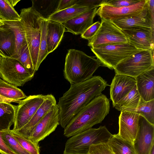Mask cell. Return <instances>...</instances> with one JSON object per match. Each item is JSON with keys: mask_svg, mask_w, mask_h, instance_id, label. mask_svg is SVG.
I'll return each instance as SVG.
<instances>
[{"mask_svg": "<svg viewBox=\"0 0 154 154\" xmlns=\"http://www.w3.org/2000/svg\"><path fill=\"white\" fill-rule=\"evenodd\" d=\"M108 85L107 82L100 76H94L84 82L71 84L57 104L61 127L65 128L82 109L101 94Z\"/></svg>", "mask_w": 154, "mask_h": 154, "instance_id": "cell-1", "label": "cell"}, {"mask_svg": "<svg viewBox=\"0 0 154 154\" xmlns=\"http://www.w3.org/2000/svg\"><path fill=\"white\" fill-rule=\"evenodd\" d=\"M109 100L102 94L82 109L64 128V135L68 137L92 128L101 123L109 113Z\"/></svg>", "mask_w": 154, "mask_h": 154, "instance_id": "cell-2", "label": "cell"}, {"mask_svg": "<svg viewBox=\"0 0 154 154\" xmlns=\"http://www.w3.org/2000/svg\"><path fill=\"white\" fill-rule=\"evenodd\" d=\"M101 66L94 57L80 50L69 49L65 58L64 76L71 84L81 82L92 77Z\"/></svg>", "mask_w": 154, "mask_h": 154, "instance_id": "cell-3", "label": "cell"}, {"mask_svg": "<svg viewBox=\"0 0 154 154\" xmlns=\"http://www.w3.org/2000/svg\"><path fill=\"white\" fill-rule=\"evenodd\" d=\"M112 135L105 126L91 128L68 139L63 154H88L91 145L107 143Z\"/></svg>", "mask_w": 154, "mask_h": 154, "instance_id": "cell-4", "label": "cell"}, {"mask_svg": "<svg viewBox=\"0 0 154 154\" xmlns=\"http://www.w3.org/2000/svg\"><path fill=\"white\" fill-rule=\"evenodd\" d=\"M20 15L24 30L27 44L36 72L41 37L40 19L43 16L33 6L22 9Z\"/></svg>", "mask_w": 154, "mask_h": 154, "instance_id": "cell-5", "label": "cell"}, {"mask_svg": "<svg viewBox=\"0 0 154 154\" xmlns=\"http://www.w3.org/2000/svg\"><path fill=\"white\" fill-rule=\"evenodd\" d=\"M91 50L101 65L111 69L123 60L141 51L129 42L105 45Z\"/></svg>", "mask_w": 154, "mask_h": 154, "instance_id": "cell-6", "label": "cell"}, {"mask_svg": "<svg viewBox=\"0 0 154 154\" xmlns=\"http://www.w3.org/2000/svg\"><path fill=\"white\" fill-rule=\"evenodd\" d=\"M154 69L153 50H141L123 60L114 68L115 75L135 78Z\"/></svg>", "mask_w": 154, "mask_h": 154, "instance_id": "cell-7", "label": "cell"}, {"mask_svg": "<svg viewBox=\"0 0 154 154\" xmlns=\"http://www.w3.org/2000/svg\"><path fill=\"white\" fill-rule=\"evenodd\" d=\"M31 75L17 59L2 58L0 63V77L15 86H22L31 80Z\"/></svg>", "mask_w": 154, "mask_h": 154, "instance_id": "cell-8", "label": "cell"}, {"mask_svg": "<svg viewBox=\"0 0 154 154\" xmlns=\"http://www.w3.org/2000/svg\"><path fill=\"white\" fill-rule=\"evenodd\" d=\"M100 28L94 36L88 40L91 48L105 45L128 43L122 30L111 21L101 19Z\"/></svg>", "mask_w": 154, "mask_h": 154, "instance_id": "cell-9", "label": "cell"}, {"mask_svg": "<svg viewBox=\"0 0 154 154\" xmlns=\"http://www.w3.org/2000/svg\"><path fill=\"white\" fill-rule=\"evenodd\" d=\"M47 95L39 94L27 97L17 106L13 131L19 130L30 119L46 98Z\"/></svg>", "mask_w": 154, "mask_h": 154, "instance_id": "cell-10", "label": "cell"}, {"mask_svg": "<svg viewBox=\"0 0 154 154\" xmlns=\"http://www.w3.org/2000/svg\"><path fill=\"white\" fill-rule=\"evenodd\" d=\"M59 117V110L56 104L35 126L29 139L38 144L39 142L54 132L60 125Z\"/></svg>", "mask_w": 154, "mask_h": 154, "instance_id": "cell-11", "label": "cell"}, {"mask_svg": "<svg viewBox=\"0 0 154 154\" xmlns=\"http://www.w3.org/2000/svg\"><path fill=\"white\" fill-rule=\"evenodd\" d=\"M133 144L136 154H149L154 144V125L140 115Z\"/></svg>", "mask_w": 154, "mask_h": 154, "instance_id": "cell-12", "label": "cell"}, {"mask_svg": "<svg viewBox=\"0 0 154 154\" xmlns=\"http://www.w3.org/2000/svg\"><path fill=\"white\" fill-rule=\"evenodd\" d=\"M147 0H140L132 5L115 8L101 5L98 8L97 14L101 19L112 21L128 17L138 14L146 6Z\"/></svg>", "mask_w": 154, "mask_h": 154, "instance_id": "cell-13", "label": "cell"}, {"mask_svg": "<svg viewBox=\"0 0 154 154\" xmlns=\"http://www.w3.org/2000/svg\"><path fill=\"white\" fill-rule=\"evenodd\" d=\"M111 21L122 30L136 28L154 29V17L150 13L147 0L145 7L138 14Z\"/></svg>", "mask_w": 154, "mask_h": 154, "instance_id": "cell-14", "label": "cell"}, {"mask_svg": "<svg viewBox=\"0 0 154 154\" xmlns=\"http://www.w3.org/2000/svg\"><path fill=\"white\" fill-rule=\"evenodd\" d=\"M122 30L127 38L129 43L137 49L153 50L154 29L136 28Z\"/></svg>", "mask_w": 154, "mask_h": 154, "instance_id": "cell-15", "label": "cell"}, {"mask_svg": "<svg viewBox=\"0 0 154 154\" xmlns=\"http://www.w3.org/2000/svg\"><path fill=\"white\" fill-rule=\"evenodd\" d=\"M139 117L135 112H121L119 117V131L117 134L133 144L138 131Z\"/></svg>", "mask_w": 154, "mask_h": 154, "instance_id": "cell-16", "label": "cell"}, {"mask_svg": "<svg viewBox=\"0 0 154 154\" xmlns=\"http://www.w3.org/2000/svg\"><path fill=\"white\" fill-rule=\"evenodd\" d=\"M136 85L135 78L127 75H115L110 85V95L113 107Z\"/></svg>", "mask_w": 154, "mask_h": 154, "instance_id": "cell-17", "label": "cell"}, {"mask_svg": "<svg viewBox=\"0 0 154 154\" xmlns=\"http://www.w3.org/2000/svg\"><path fill=\"white\" fill-rule=\"evenodd\" d=\"M56 104V101L54 97L52 94H47L46 98L28 123L20 129L13 132L29 139L35 126Z\"/></svg>", "mask_w": 154, "mask_h": 154, "instance_id": "cell-18", "label": "cell"}, {"mask_svg": "<svg viewBox=\"0 0 154 154\" xmlns=\"http://www.w3.org/2000/svg\"><path fill=\"white\" fill-rule=\"evenodd\" d=\"M97 9L96 8L89 10L62 24L67 32L75 35H81L93 24Z\"/></svg>", "mask_w": 154, "mask_h": 154, "instance_id": "cell-19", "label": "cell"}, {"mask_svg": "<svg viewBox=\"0 0 154 154\" xmlns=\"http://www.w3.org/2000/svg\"><path fill=\"white\" fill-rule=\"evenodd\" d=\"M137 91L142 99L148 101L154 100V69L135 78Z\"/></svg>", "mask_w": 154, "mask_h": 154, "instance_id": "cell-20", "label": "cell"}, {"mask_svg": "<svg viewBox=\"0 0 154 154\" xmlns=\"http://www.w3.org/2000/svg\"><path fill=\"white\" fill-rule=\"evenodd\" d=\"M15 50L14 32L4 24L0 26V56L2 58H13Z\"/></svg>", "mask_w": 154, "mask_h": 154, "instance_id": "cell-21", "label": "cell"}, {"mask_svg": "<svg viewBox=\"0 0 154 154\" xmlns=\"http://www.w3.org/2000/svg\"><path fill=\"white\" fill-rule=\"evenodd\" d=\"M65 28L62 23L48 20L46 39L48 54L53 51L60 45L63 37Z\"/></svg>", "mask_w": 154, "mask_h": 154, "instance_id": "cell-22", "label": "cell"}, {"mask_svg": "<svg viewBox=\"0 0 154 154\" xmlns=\"http://www.w3.org/2000/svg\"><path fill=\"white\" fill-rule=\"evenodd\" d=\"M96 8L97 7L75 4L68 8L54 11L49 15L48 19L62 23L86 11Z\"/></svg>", "mask_w": 154, "mask_h": 154, "instance_id": "cell-23", "label": "cell"}, {"mask_svg": "<svg viewBox=\"0 0 154 154\" xmlns=\"http://www.w3.org/2000/svg\"><path fill=\"white\" fill-rule=\"evenodd\" d=\"M141 99L136 85L128 94L115 105L113 107L121 112H134Z\"/></svg>", "mask_w": 154, "mask_h": 154, "instance_id": "cell-24", "label": "cell"}, {"mask_svg": "<svg viewBox=\"0 0 154 154\" xmlns=\"http://www.w3.org/2000/svg\"><path fill=\"white\" fill-rule=\"evenodd\" d=\"M17 106L10 103L0 102V131L10 130L14 125Z\"/></svg>", "mask_w": 154, "mask_h": 154, "instance_id": "cell-25", "label": "cell"}, {"mask_svg": "<svg viewBox=\"0 0 154 154\" xmlns=\"http://www.w3.org/2000/svg\"><path fill=\"white\" fill-rule=\"evenodd\" d=\"M4 25L12 30L16 39V50L13 58L17 59L21 48L27 44L23 26L21 21H4Z\"/></svg>", "mask_w": 154, "mask_h": 154, "instance_id": "cell-26", "label": "cell"}, {"mask_svg": "<svg viewBox=\"0 0 154 154\" xmlns=\"http://www.w3.org/2000/svg\"><path fill=\"white\" fill-rule=\"evenodd\" d=\"M114 154H136L132 143L112 135L107 142Z\"/></svg>", "mask_w": 154, "mask_h": 154, "instance_id": "cell-27", "label": "cell"}, {"mask_svg": "<svg viewBox=\"0 0 154 154\" xmlns=\"http://www.w3.org/2000/svg\"><path fill=\"white\" fill-rule=\"evenodd\" d=\"M0 95L14 100H20L27 97L20 89L2 80L0 77Z\"/></svg>", "mask_w": 154, "mask_h": 154, "instance_id": "cell-28", "label": "cell"}, {"mask_svg": "<svg viewBox=\"0 0 154 154\" xmlns=\"http://www.w3.org/2000/svg\"><path fill=\"white\" fill-rule=\"evenodd\" d=\"M48 19L42 17L40 19L41 37L39 46V52L37 62V71L42 62L48 54L47 51L46 39L47 26Z\"/></svg>", "mask_w": 154, "mask_h": 154, "instance_id": "cell-29", "label": "cell"}, {"mask_svg": "<svg viewBox=\"0 0 154 154\" xmlns=\"http://www.w3.org/2000/svg\"><path fill=\"white\" fill-rule=\"evenodd\" d=\"M134 112L142 116L149 123L154 125V100L145 101L141 98Z\"/></svg>", "mask_w": 154, "mask_h": 154, "instance_id": "cell-30", "label": "cell"}, {"mask_svg": "<svg viewBox=\"0 0 154 154\" xmlns=\"http://www.w3.org/2000/svg\"><path fill=\"white\" fill-rule=\"evenodd\" d=\"M0 16L4 21L21 20L20 14L10 4L8 0H0Z\"/></svg>", "mask_w": 154, "mask_h": 154, "instance_id": "cell-31", "label": "cell"}, {"mask_svg": "<svg viewBox=\"0 0 154 154\" xmlns=\"http://www.w3.org/2000/svg\"><path fill=\"white\" fill-rule=\"evenodd\" d=\"M1 133L5 142L16 154H31L13 137L10 129L1 131Z\"/></svg>", "mask_w": 154, "mask_h": 154, "instance_id": "cell-32", "label": "cell"}, {"mask_svg": "<svg viewBox=\"0 0 154 154\" xmlns=\"http://www.w3.org/2000/svg\"><path fill=\"white\" fill-rule=\"evenodd\" d=\"M16 59L21 63L31 75H34L35 72L27 44L21 48L18 57Z\"/></svg>", "mask_w": 154, "mask_h": 154, "instance_id": "cell-33", "label": "cell"}, {"mask_svg": "<svg viewBox=\"0 0 154 154\" xmlns=\"http://www.w3.org/2000/svg\"><path fill=\"white\" fill-rule=\"evenodd\" d=\"M12 134L21 146L31 154H40L38 144L35 143L11 130Z\"/></svg>", "mask_w": 154, "mask_h": 154, "instance_id": "cell-34", "label": "cell"}, {"mask_svg": "<svg viewBox=\"0 0 154 154\" xmlns=\"http://www.w3.org/2000/svg\"><path fill=\"white\" fill-rule=\"evenodd\" d=\"M88 154H114L107 143L92 145L89 148Z\"/></svg>", "mask_w": 154, "mask_h": 154, "instance_id": "cell-35", "label": "cell"}, {"mask_svg": "<svg viewBox=\"0 0 154 154\" xmlns=\"http://www.w3.org/2000/svg\"><path fill=\"white\" fill-rule=\"evenodd\" d=\"M140 0H103L100 5H109L115 8H121L133 5Z\"/></svg>", "mask_w": 154, "mask_h": 154, "instance_id": "cell-36", "label": "cell"}, {"mask_svg": "<svg viewBox=\"0 0 154 154\" xmlns=\"http://www.w3.org/2000/svg\"><path fill=\"white\" fill-rule=\"evenodd\" d=\"M100 25L101 23L99 21L93 23L81 35V37L88 40L90 39L96 33L100 28Z\"/></svg>", "mask_w": 154, "mask_h": 154, "instance_id": "cell-37", "label": "cell"}, {"mask_svg": "<svg viewBox=\"0 0 154 154\" xmlns=\"http://www.w3.org/2000/svg\"><path fill=\"white\" fill-rule=\"evenodd\" d=\"M78 1V0H60L55 11H58L69 8L75 5Z\"/></svg>", "mask_w": 154, "mask_h": 154, "instance_id": "cell-38", "label": "cell"}, {"mask_svg": "<svg viewBox=\"0 0 154 154\" xmlns=\"http://www.w3.org/2000/svg\"><path fill=\"white\" fill-rule=\"evenodd\" d=\"M103 0H78L75 4L84 6H92L99 7Z\"/></svg>", "mask_w": 154, "mask_h": 154, "instance_id": "cell-39", "label": "cell"}, {"mask_svg": "<svg viewBox=\"0 0 154 154\" xmlns=\"http://www.w3.org/2000/svg\"><path fill=\"white\" fill-rule=\"evenodd\" d=\"M0 153L1 154H16L7 145L3 139L0 131Z\"/></svg>", "mask_w": 154, "mask_h": 154, "instance_id": "cell-40", "label": "cell"}, {"mask_svg": "<svg viewBox=\"0 0 154 154\" xmlns=\"http://www.w3.org/2000/svg\"><path fill=\"white\" fill-rule=\"evenodd\" d=\"M20 100H14L6 98L0 95V102H5L11 103L12 102H14L19 103L21 101Z\"/></svg>", "mask_w": 154, "mask_h": 154, "instance_id": "cell-41", "label": "cell"}, {"mask_svg": "<svg viewBox=\"0 0 154 154\" xmlns=\"http://www.w3.org/2000/svg\"><path fill=\"white\" fill-rule=\"evenodd\" d=\"M8 1L11 5L14 7L20 1V0H8Z\"/></svg>", "mask_w": 154, "mask_h": 154, "instance_id": "cell-42", "label": "cell"}, {"mask_svg": "<svg viewBox=\"0 0 154 154\" xmlns=\"http://www.w3.org/2000/svg\"><path fill=\"white\" fill-rule=\"evenodd\" d=\"M149 154H154V144L152 146Z\"/></svg>", "mask_w": 154, "mask_h": 154, "instance_id": "cell-43", "label": "cell"}, {"mask_svg": "<svg viewBox=\"0 0 154 154\" xmlns=\"http://www.w3.org/2000/svg\"><path fill=\"white\" fill-rule=\"evenodd\" d=\"M4 24V23L2 21H0V26L3 25Z\"/></svg>", "mask_w": 154, "mask_h": 154, "instance_id": "cell-44", "label": "cell"}, {"mask_svg": "<svg viewBox=\"0 0 154 154\" xmlns=\"http://www.w3.org/2000/svg\"><path fill=\"white\" fill-rule=\"evenodd\" d=\"M4 21V20L0 17V21H2L3 22Z\"/></svg>", "mask_w": 154, "mask_h": 154, "instance_id": "cell-45", "label": "cell"}, {"mask_svg": "<svg viewBox=\"0 0 154 154\" xmlns=\"http://www.w3.org/2000/svg\"><path fill=\"white\" fill-rule=\"evenodd\" d=\"M2 57L0 56V63L1 62V61L2 59Z\"/></svg>", "mask_w": 154, "mask_h": 154, "instance_id": "cell-46", "label": "cell"}, {"mask_svg": "<svg viewBox=\"0 0 154 154\" xmlns=\"http://www.w3.org/2000/svg\"><path fill=\"white\" fill-rule=\"evenodd\" d=\"M0 17H1V18H2V19H3L1 17V16H0Z\"/></svg>", "mask_w": 154, "mask_h": 154, "instance_id": "cell-47", "label": "cell"}, {"mask_svg": "<svg viewBox=\"0 0 154 154\" xmlns=\"http://www.w3.org/2000/svg\"></svg>", "mask_w": 154, "mask_h": 154, "instance_id": "cell-48", "label": "cell"}]
</instances>
